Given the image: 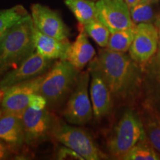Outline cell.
Instances as JSON below:
<instances>
[{
	"instance_id": "1",
	"label": "cell",
	"mask_w": 160,
	"mask_h": 160,
	"mask_svg": "<svg viewBox=\"0 0 160 160\" xmlns=\"http://www.w3.org/2000/svg\"><path fill=\"white\" fill-rule=\"evenodd\" d=\"M103 78L112 97L125 99L136 91L141 80L138 63L125 53L109 49L100 51L90 64Z\"/></svg>"
},
{
	"instance_id": "2",
	"label": "cell",
	"mask_w": 160,
	"mask_h": 160,
	"mask_svg": "<svg viewBox=\"0 0 160 160\" xmlns=\"http://www.w3.org/2000/svg\"><path fill=\"white\" fill-rule=\"evenodd\" d=\"M34 24L30 15L15 24L0 39V77L17 68L34 53Z\"/></svg>"
},
{
	"instance_id": "3",
	"label": "cell",
	"mask_w": 160,
	"mask_h": 160,
	"mask_svg": "<svg viewBox=\"0 0 160 160\" xmlns=\"http://www.w3.org/2000/svg\"><path fill=\"white\" fill-rule=\"evenodd\" d=\"M79 71L68 60H59L45 73L39 93L50 105H57L75 86Z\"/></svg>"
},
{
	"instance_id": "4",
	"label": "cell",
	"mask_w": 160,
	"mask_h": 160,
	"mask_svg": "<svg viewBox=\"0 0 160 160\" xmlns=\"http://www.w3.org/2000/svg\"><path fill=\"white\" fill-rule=\"evenodd\" d=\"M146 138L145 128L139 117L132 111L124 113L108 142L110 153L122 158L139 142Z\"/></svg>"
},
{
	"instance_id": "5",
	"label": "cell",
	"mask_w": 160,
	"mask_h": 160,
	"mask_svg": "<svg viewBox=\"0 0 160 160\" xmlns=\"http://www.w3.org/2000/svg\"><path fill=\"white\" fill-rule=\"evenodd\" d=\"M57 141L77 152L85 160H98L101 153L92 137L85 130L65 123L55 124L51 131Z\"/></svg>"
},
{
	"instance_id": "6",
	"label": "cell",
	"mask_w": 160,
	"mask_h": 160,
	"mask_svg": "<svg viewBox=\"0 0 160 160\" xmlns=\"http://www.w3.org/2000/svg\"><path fill=\"white\" fill-rule=\"evenodd\" d=\"M90 74L89 70L79 73L75 88L64 111V117L66 120L73 125H85L93 117V108L88 91Z\"/></svg>"
},
{
	"instance_id": "7",
	"label": "cell",
	"mask_w": 160,
	"mask_h": 160,
	"mask_svg": "<svg viewBox=\"0 0 160 160\" xmlns=\"http://www.w3.org/2000/svg\"><path fill=\"white\" fill-rule=\"evenodd\" d=\"M96 7L97 19L102 22L111 33L136 26L125 0H98Z\"/></svg>"
},
{
	"instance_id": "8",
	"label": "cell",
	"mask_w": 160,
	"mask_h": 160,
	"mask_svg": "<svg viewBox=\"0 0 160 160\" xmlns=\"http://www.w3.org/2000/svg\"><path fill=\"white\" fill-rule=\"evenodd\" d=\"M45 74L11 86L4 91L2 100L3 113H15L22 114L29 107L30 99L33 93H39L40 86Z\"/></svg>"
},
{
	"instance_id": "9",
	"label": "cell",
	"mask_w": 160,
	"mask_h": 160,
	"mask_svg": "<svg viewBox=\"0 0 160 160\" xmlns=\"http://www.w3.org/2000/svg\"><path fill=\"white\" fill-rule=\"evenodd\" d=\"M160 34L157 26L152 23H139L136 25V33L130 48V56L136 62H148L157 53Z\"/></svg>"
},
{
	"instance_id": "10",
	"label": "cell",
	"mask_w": 160,
	"mask_h": 160,
	"mask_svg": "<svg viewBox=\"0 0 160 160\" xmlns=\"http://www.w3.org/2000/svg\"><path fill=\"white\" fill-rule=\"evenodd\" d=\"M52 60L45 59L35 51L17 68L11 70L0 80V89L4 91L16 84L45 74L52 65Z\"/></svg>"
},
{
	"instance_id": "11",
	"label": "cell",
	"mask_w": 160,
	"mask_h": 160,
	"mask_svg": "<svg viewBox=\"0 0 160 160\" xmlns=\"http://www.w3.org/2000/svg\"><path fill=\"white\" fill-rule=\"evenodd\" d=\"M31 18L37 28L49 37L59 40L68 39L70 32L57 12L40 4L31 6Z\"/></svg>"
},
{
	"instance_id": "12",
	"label": "cell",
	"mask_w": 160,
	"mask_h": 160,
	"mask_svg": "<svg viewBox=\"0 0 160 160\" xmlns=\"http://www.w3.org/2000/svg\"><path fill=\"white\" fill-rule=\"evenodd\" d=\"M25 141L34 142L45 137L53 127V120L46 109L36 110L28 107L22 113Z\"/></svg>"
},
{
	"instance_id": "13",
	"label": "cell",
	"mask_w": 160,
	"mask_h": 160,
	"mask_svg": "<svg viewBox=\"0 0 160 160\" xmlns=\"http://www.w3.org/2000/svg\"><path fill=\"white\" fill-rule=\"evenodd\" d=\"M91 74L90 95L93 113L97 119L105 117L112 108V95L100 73L93 68L89 67Z\"/></svg>"
},
{
	"instance_id": "14",
	"label": "cell",
	"mask_w": 160,
	"mask_h": 160,
	"mask_svg": "<svg viewBox=\"0 0 160 160\" xmlns=\"http://www.w3.org/2000/svg\"><path fill=\"white\" fill-rule=\"evenodd\" d=\"M33 41L38 53L45 59L67 60L71 43L68 39L59 40L39 31L34 26Z\"/></svg>"
},
{
	"instance_id": "15",
	"label": "cell",
	"mask_w": 160,
	"mask_h": 160,
	"mask_svg": "<svg viewBox=\"0 0 160 160\" xmlns=\"http://www.w3.org/2000/svg\"><path fill=\"white\" fill-rule=\"evenodd\" d=\"M0 139L12 147H19L25 141L22 114L3 113L0 118Z\"/></svg>"
},
{
	"instance_id": "16",
	"label": "cell",
	"mask_w": 160,
	"mask_h": 160,
	"mask_svg": "<svg viewBox=\"0 0 160 160\" xmlns=\"http://www.w3.org/2000/svg\"><path fill=\"white\" fill-rule=\"evenodd\" d=\"M95 50L88 39L83 25H80L79 33L70 47L67 60L77 68L81 70L93 59Z\"/></svg>"
},
{
	"instance_id": "17",
	"label": "cell",
	"mask_w": 160,
	"mask_h": 160,
	"mask_svg": "<svg viewBox=\"0 0 160 160\" xmlns=\"http://www.w3.org/2000/svg\"><path fill=\"white\" fill-rule=\"evenodd\" d=\"M80 25H85L97 19V7L93 0H65Z\"/></svg>"
},
{
	"instance_id": "18",
	"label": "cell",
	"mask_w": 160,
	"mask_h": 160,
	"mask_svg": "<svg viewBox=\"0 0 160 160\" xmlns=\"http://www.w3.org/2000/svg\"><path fill=\"white\" fill-rule=\"evenodd\" d=\"M136 26L134 28L120 30L111 33L107 49L116 52L126 53L129 51L135 37Z\"/></svg>"
},
{
	"instance_id": "19",
	"label": "cell",
	"mask_w": 160,
	"mask_h": 160,
	"mask_svg": "<svg viewBox=\"0 0 160 160\" xmlns=\"http://www.w3.org/2000/svg\"><path fill=\"white\" fill-rule=\"evenodd\" d=\"M28 15V13L22 5H17L10 9L0 11V39L12 26Z\"/></svg>"
},
{
	"instance_id": "20",
	"label": "cell",
	"mask_w": 160,
	"mask_h": 160,
	"mask_svg": "<svg viewBox=\"0 0 160 160\" xmlns=\"http://www.w3.org/2000/svg\"><path fill=\"white\" fill-rule=\"evenodd\" d=\"M154 148L145 139L133 146L122 158L125 160H159L160 156L155 151Z\"/></svg>"
},
{
	"instance_id": "21",
	"label": "cell",
	"mask_w": 160,
	"mask_h": 160,
	"mask_svg": "<svg viewBox=\"0 0 160 160\" xmlns=\"http://www.w3.org/2000/svg\"><path fill=\"white\" fill-rule=\"evenodd\" d=\"M146 138L156 151L160 153V115L156 112L148 113L145 125Z\"/></svg>"
},
{
	"instance_id": "22",
	"label": "cell",
	"mask_w": 160,
	"mask_h": 160,
	"mask_svg": "<svg viewBox=\"0 0 160 160\" xmlns=\"http://www.w3.org/2000/svg\"><path fill=\"white\" fill-rule=\"evenodd\" d=\"M83 27L87 35L94 40L97 45L102 48L107 47L111 32L102 22L98 19H94Z\"/></svg>"
},
{
	"instance_id": "23",
	"label": "cell",
	"mask_w": 160,
	"mask_h": 160,
	"mask_svg": "<svg viewBox=\"0 0 160 160\" xmlns=\"http://www.w3.org/2000/svg\"><path fill=\"white\" fill-rule=\"evenodd\" d=\"M131 17L134 24L152 23L156 19V16L151 4L140 2L130 9Z\"/></svg>"
},
{
	"instance_id": "24",
	"label": "cell",
	"mask_w": 160,
	"mask_h": 160,
	"mask_svg": "<svg viewBox=\"0 0 160 160\" xmlns=\"http://www.w3.org/2000/svg\"><path fill=\"white\" fill-rule=\"evenodd\" d=\"M58 159H77V160H84L83 157H81L79 153L73 151L69 148L65 147L62 148L58 151L57 154Z\"/></svg>"
},
{
	"instance_id": "25",
	"label": "cell",
	"mask_w": 160,
	"mask_h": 160,
	"mask_svg": "<svg viewBox=\"0 0 160 160\" xmlns=\"http://www.w3.org/2000/svg\"><path fill=\"white\" fill-rule=\"evenodd\" d=\"M47 104V100L43 96L39 93H33L31 95L30 99L29 107L33 108L36 110H42L45 108Z\"/></svg>"
},
{
	"instance_id": "26",
	"label": "cell",
	"mask_w": 160,
	"mask_h": 160,
	"mask_svg": "<svg viewBox=\"0 0 160 160\" xmlns=\"http://www.w3.org/2000/svg\"><path fill=\"white\" fill-rule=\"evenodd\" d=\"M151 62V70L153 73V76H154L155 79L157 80V85L159 86L160 95V62L153 58V59H152Z\"/></svg>"
},
{
	"instance_id": "27",
	"label": "cell",
	"mask_w": 160,
	"mask_h": 160,
	"mask_svg": "<svg viewBox=\"0 0 160 160\" xmlns=\"http://www.w3.org/2000/svg\"><path fill=\"white\" fill-rule=\"evenodd\" d=\"M6 155H7V149L5 145L0 142V159H5Z\"/></svg>"
},
{
	"instance_id": "28",
	"label": "cell",
	"mask_w": 160,
	"mask_h": 160,
	"mask_svg": "<svg viewBox=\"0 0 160 160\" xmlns=\"http://www.w3.org/2000/svg\"><path fill=\"white\" fill-rule=\"evenodd\" d=\"M125 2L126 3H127V5H128L129 8L131 9V8L133 7V6L137 5L138 3H139L140 0H125Z\"/></svg>"
},
{
	"instance_id": "29",
	"label": "cell",
	"mask_w": 160,
	"mask_h": 160,
	"mask_svg": "<svg viewBox=\"0 0 160 160\" xmlns=\"http://www.w3.org/2000/svg\"><path fill=\"white\" fill-rule=\"evenodd\" d=\"M154 59H156L158 61L160 62V37H159V45H158V48L157 51V55L155 56Z\"/></svg>"
},
{
	"instance_id": "30",
	"label": "cell",
	"mask_w": 160,
	"mask_h": 160,
	"mask_svg": "<svg viewBox=\"0 0 160 160\" xmlns=\"http://www.w3.org/2000/svg\"><path fill=\"white\" fill-rule=\"evenodd\" d=\"M140 2L142 3H146V4H151V5H152V4L157 2V0H140Z\"/></svg>"
},
{
	"instance_id": "31",
	"label": "cell",
	"mask_w": 160,
	"mask_h": 160,
	"mask_svg": "<svg viewBox=\"0 0 160 160\" xmlns=\"http://www.w3.org/2000/svg\"><path fill=\"white\" fill-rule=\"evenodd\" d=\"M156 26H157L158 30H159V34H160V17L158 18V19H157V21H156Z\"/></svg>"
},
{
	"instance_id": "32",
	"label": "cell",
	"mask_w": 160,
	"mask_h": 160,
	"mask_svg": "<svg viewBox=\"0 0 160 160\" xmlns=\"http://www.w3.org/2000/svg\"><path fill=\"white\" fill-rule=\"evenodd\" d=\"M3 97H4V91H2V90L0 89V102L2 100Z\"/></svg>"
},
{
	"instance_id": "33",
	"label": "cell",
	"mask_w": 160,
	"mask_h": 160,
	"mask_svg": "<svg viewBox=\"0 0 160 160\" xmlns=\"http://www.w3.org/2000/svg\"><path fill=\"white\" fill-rule=\"evenodd\" d=\"M2 113H3V112H2V110H1V109H0V118L2 117Z\"/></svg>"
}]
</instances>
